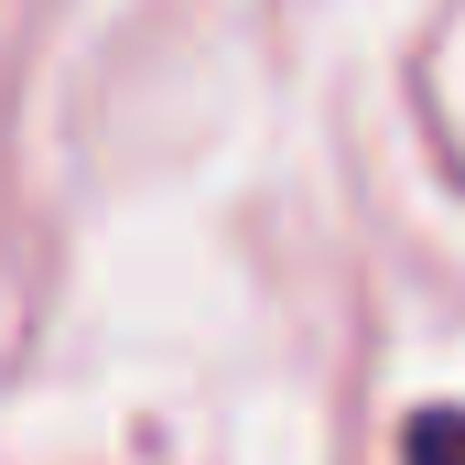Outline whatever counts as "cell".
Here are the masks:
<instances>
[{
  "mask_svg": "<svg viewBox=\"0 0 465 465\" xmlns=\"http://www.w3.org/2000/svg\"><path fill=\"white\" fill-rule=\"evenodd\" d=\"M401 465H465V411H411L401 422Z\"/></svg>",
  "mask_w": 465,
  "mask_h": 465,
  "instance_id": "cell-1",
  "label": "cell"
}]
</instances>
